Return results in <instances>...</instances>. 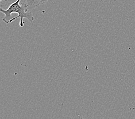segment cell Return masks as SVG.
Wrapping results in <instances>:
<instances>
[{"instance_id": "cell-1", "label": "cell", "mask_w": 135, "mask_h": 119, "mask_svg": "<svg viewBox=\"0 0 135 119\" xmlns=\"http://www.w3.org/2000/svg\"><path fill=\"white\" fill-rule=\"evenodd\" d=\"M20 1L21 0H17L9 6L6 10L2 8L0 9V11L5 14V17L2 18L5 23H11L17 18H20V26L22 28L24 26V18L28 19L31 22L34 21V17L32 13L28 10L27 3L20 4Z\"/></svg>"}, {"instance_id": "cell-2", "label": "cell", "mask_w": 135, "mask_h": 119, "mask_svg": "<svg viewBox=\"0 0 135 119\" xmlns=\"http://www.w3.org/2000/svg\"><path fill=\"white\" fill-rule=\"evenodd\" d=\"M41 0H26V3L29 11L33 10L40 5Z\"/></svg>"}, {"instance_id": "cell-3", "label": "cell", "mask_w": 135, "mask_h": 119, "mask_svg": "<svg viewBox=\"0 0 135 119\" xmlns=\"http://www.w3.org/2000/svg\"><path fill=\"white\" fill-rule=\"evenodd\" d=\"M49 0H41V2H40V5H43L45 3H46Z\"/></svg>"}, {"instance_id": "cell-4", "label": "cell", "mask_w": 135, "mask_h": 119, "mask_svg": "<svg viewBox=\"0 0 135 119\" xmlns=\"http://www.w3.org/2000/svg\"><path fill=\"white\" fill-rule=\"evenodd\" d=\"M0 1H2V0H0ZM4 1H8V0H4Z\"/></svg>"}]
</instances>
